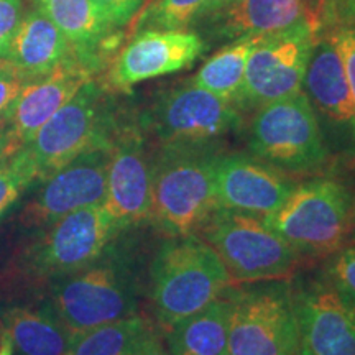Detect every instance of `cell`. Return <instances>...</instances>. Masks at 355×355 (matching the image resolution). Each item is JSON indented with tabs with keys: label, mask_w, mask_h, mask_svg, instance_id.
Wrapping results in <instances>:
<instances>
[{
	"label": "cell",
	"mask_w": 355,
	"mask_h": 355,
	"mask_svg": "<svg viewBox=\"0 0 355 355\" xmlns=\"http://www.w3.org/2000/svg\"><path fill=\"white\" fill-rule=\"evenodd\" d=\"M219 141L159 145L152 158V209L148 219L170 237L194 234L219 204L216 166Z\"/></svg>",
	"instance_id": "cell-1"
},
{
	"label": "cell",
	"mask_w": 355,
	"mask_h": 355,
	"mask_svg": "<svg viewBox=\"0 0 355 355\" xmlns=\"http://www.w3.org/2000/svg\"><path fill=\"white\" fill-rule=\"evenodd\" d=\"M150 278L155 314L165 329L220 298L230 283L220 257L196 234L178 235L163 243Z\"/></svg>",
	"instance_id": "cell-2"
},
{
	"label": "cell",
	"mask_w": 355,
	"mask_h": 355,
	"mask_svg": "<svg viewBox=\"0 0 355 355\" xmlns=\"http://www.w3.org/2000/svg\"><path fill=\"white\" fill-rule=\"evenodd\" d=\"M122 119L109 86L87 81L25 145L37 178L53 175L87 150L110 146Z\"/></svg>",
	"instance_id": "cell-3"
},
{
	"label": "cell",
	"mask_w": 355,
	"mask_h": 355,
	"mask_svg": "<svg viewBox=\"0 0 355 355\" xmlns=\"http://www.w3.org/2000/svg\"><path fill=\"white\" fill-rule=\"evenodd\" d=\"M354 216L352 193L343 183L314 178L295 186L286 201L261 219L298 254L321 257L344 247Z\"/></svg>",
	"instance_id": "cell-4"
},
{
	"label": "cell",
	"mask_w": 355,
	"mask_h": 355,
	"mask_svg": "<svg viewBox=\"0 0 355 355\" xmlns=\"http://www.w3.org/2000/svg\"><path fill=\"white\" fill-rule=\"evenodd\" d=\"M247 145L252 155L285 173L318 171L329 158V146L303 89L257 109Z\"/></svg>",
	"instance_id": "cell-5"
},
{
	"label": "cell",
	"mask_w": 355,
	"mask_h": 355,
	"mask_svg": "<svg viewBox=\"0 0 355 355\" xmlns=\"http://www.w3.org/2000/svg\"><path fill=\"white\" fill-rule=\"evenodd\" d=\"M201 230L235 282L282 279L298 263V252L266 227L260 216L217 207Z\"/></svg>",
	"instance_id": "cell-6"
},
{
	"label": "cell",
	"mask_w": 355,
	"mask_h": 355,
	"mask_svg": "<svg viewBox=\"0 0 355 355\" xmlns=\"http://www.w3.org/2000/svg\"><path fill=\"white\" fill-rule=\"evenodd\" d=\"M137 122L158 145L219 141L242 127L243 117L232 102L220 99L193 81L159 89Z\"/></svg>",
	"instance_id": "cell-7"
},
{
	"label": "cell",
	"mask_w": 355,
	"mask_h": 355,
	"mask_svg": "<svg viewBox=\"0 0 355 355\" xmlns=\"http://www.w3.org/2000/svg\"><path fill=\"white\" fill-rule=\"evenodd\" d=\"M229 355H296L293 290L288 283L270 282L247 288H227Z\"/></svg>",
	"instance_id": "cell-8"
},
{
	"label": "cell",
	"mask_w": 355,
	"mask_h": 355,
	"mask_svg": "<svg viewBox=\"0 0 355 355\" xmlns=\"http://www.w3.org/2000/svg\"><path fill=\"white\" fill-rule=\"evenodd\" d=\"M101 259L60 278L53 288L48 309L73 337L137 314V290L130 273L112 260Z\"/></svg>",
	"instance_id": "cell-9"
},
{
	"label": "cell",
	"mask_w": 355,
	"mask_h": 355,
	"mask_svg": "<svg viewBox=\"0 0 355 355\" xmlns=\"http://www.w3.org/2000/svg\"><path fill=\"white\" fill-rule=\"evenodd\" d=\"M316 35L318 20L313 19L263 35L248 56L235 107L241 112H252L300 92Z\"/></svg>",
	"instance_id": "cell-10"
},
{
	"label": "cell",
	"mask_w": 355,
	"mask_h": 355,
	"mask_svg": "<svg viewBox=\"0 0 355 355\" xmlns=\"http://www.w3.org/2000/svg\"><path fill=\"white\" fill-rule=\"evenodd\" d=\"M123 227L104 202L73 211L50 224L30 248L25 268L35 278H63L96 263Z\"/></svg>",
	"instance_id": "cell-11"
},
{
	"label": "cell",
	"mask_w": 355,
	"mask_h": 355,
	"mask_svg": "<svg viewBox=\"0 0 355 355\" xmlns=\"http://www.w3.org/2000/svg\"><path fill=\"white\" fill-rule=\"evenodd\" d=\"M207 50V43L194 30L137 32L110 63L107 86L130 91L139 83L191 68Z\"/></svg>",
	"instance_id": "cell-12"
},
{
	"label": "cell",
	"mask_w": 355,
	"mask_h": 355,
	"mask_svg": "<svg viewBox=\"0 0 355 355\" xmlns=\"http://www.w3.org/2000/svg\"><path fill=\"white\" fill-rule=\"evenodd\" d=\"M303 92L316 114L327 146L355 153V104L343 61L326 33L316 35L303 79Z\"/></svg>",
	"instance_id": "cell-13"
},
{
	"label": "cell",
	"mask_w": 355,
	"mask_h": 355,
	"mask_svg": "<svg viewBox=\"0 0 355 355\" xmlns=\"http://www.w3.org/2000/svg\"><path fill=\"white\" fill-rule=\"evenodd\" d=\"M152 158L137 119L123 117L112 144L104 206L122 227L146 220L152 209Z\"/></svg>",
	"instance_id": "cell-14"
},
{
	"label": "cell",
	"mask_w": 355,
	"mask_h": 355,
	"mask_svg": "<svg viewBox=\"0 0 355 355\" xmlns=\"http://www.w3.org/2000/svg\"><path fill=\"white\" fill-rule=\"evenodd\" d=\"M109 159L110 146H97L43 178L25 207V219L35 225H50L69 212L104 202Z\"/></svg>",
	"instance_id": "cell-15"
},
{
	"label": "cell",
	"mask_w": 355,
	"mask_h": 355,
	"mask_svg": "<svg viewBox=\"0 0 355 355\" xmlns=\"http://www.w3.org/2000/svg\"><path fill=\"white\" fill-rule=\"evenodd\" d=\"M298 355H355V309L326 282L293 293Z\"/></svg>",
	"instance_id": "cell-16"
},
{
	"label": "cell",
	"mask_w": 355,
	"mask_h": 355,
	"mask_svg": "<svg viewBox=\"0 0 355 355\" xmlns=\"http://www.w3.org/2000/svg\"><path fill=\"white\" fill-rule=\"evenodd\" d=\"M295 186L285 171L252 153H222L217 159L219 207L263 217L277 211Z\"/></svg>",
	"instance_id": "cell-17"
},
{
	"label": "cell",
	"mask_w": 355,
	"mask_h": 355,
	"mask_svg": "<svg viewBox=\"0 0 355 355\" xmlns=\"http://www.w3.org/2000/svg\"><path fill=\"white\" fill-rule=\"evenodd\" d=\"M318 20L306 0H237L189 26L209 50L247 37H263L290 28L303 20Z\"/></svg>",
	"instance_id": "cell-18"
},
{
	"label": "cell",
	"mask_w": 355,
	"mask_h": 355,
	"mask_svg": "<svg viewBox=\"0 0 355 355\" xmlns=\"http://www.w3.org/2000/svg\"><path fill=\"white\" fill-rule=\"evenodd\" d=\"M91 79L94 74L86 66L71 60L48 76L26 83L6 119L13 152L28 145L40 128Z\"/></svg>",
	"instance_id": "cell-19"
},
{
	"label": "cell",
	"mask_w": 355,
	"mask_h": 355,
	"mask_svg": "<svg viewBox=\"0 0 355 355\" xmlns=\"http://www.w3.org/2000/svg\"><path fill=\"white\" fill-rule=\"evenodd\" d=\"M35 3L61 30L74 58L94 76L121 44V28L102 15L94 0H35Z\"/></svg>",
	"instance_id": "cell-20"
},
{
	"label": "cell",
	"mask_w": 355,
	"mask_h": 355,
	"mask_svg": "<svg viewBox=\"0 0 355 355\" xmlns=\"http://www.w3.org/2000/svg\"><path fill=\"white\" fill-rule=\"evenodd\" d=\"M6 60L26 84L48 76L76 58L61 30L37 6L24 13Z\"/></svg>",
	"instance_id": "cell-21"
},
{
	"label": "cell",
	"mask_w": 355,
	"mask_h": 355,
	"mask_svg": "<svg viewBox=\"0 0 355 355\" xmlns=\"http://www.w3.org/2000/svg\"><path fill=\"white\" fill-rule=\"evenodd\" d=\"M157 329L139 314L104 324L73 337L66 355H162Z\"/></svg>",
	"instance_id": "cell-22"
},
{
	"label": "cell",
	"mask_w": 355,
	"mask_h": 355,
	"mask_svg": "<svg viewBox=\"0 0 355 355\" xmlns=\"http://www.w3.org/2000/svg\"><path fill=\"white\" fill-rule=\"evenodd\" d=\"M230 303L217 298L171 327H168V345L173 355H229Z\"/></svg>",
	"instance_id": "cell-23"
},
{
	"label": "cell",
	"mask_w": 355,
	"mask_h": 355,
	"mask_svg": "<svg viewBox=\"0 0 355 355\" xmlns=\"http://www.w3.org/2000/svg\"><path fill=\"white\" fill-rule=\"evenodd\" d=\"M2 336L21 355H66L73 340L48 308L7 311L2 318Z\"/></svg>",
	"instance_id": "cell-24"
},
{
	"label": "cell",
	"mask_w": 355,
	"mask_h": 355,
	"mask_svg": "<svg viewBox=\"0 0 355 355\" xmlns=\"http://www.w3.org/2000/svg\"><path fill=\"white\" fill-rule=\"evenodd\" d=\"M260 38L247 37L224 44L199 68L191 81L235 105L245 78L248 56Z\"/></svg>",
	"instance_id": "cell-25"
},
{
	"label": "cell",
	"mask_w": 355,
	"mask_h": 355,
	"mask_svg": "<svg viewBox=\"0 0 355 355\" xmlns=\"http://www.w3.org/2000/svg\"><path fill=\"white\" fill-rule=\"evenodd\" d=\"M318 30L334 43L355 104V0H324L318 13Z\"/></svg>",
	"instance_id": "cell-26"
},
{
	"label": "cell",
	"mask_w": 355,
	"mask_h": 355,
	"mask_svg": "<svg viewBox=\"0 0 355 355\" xmlns=\"http://www.w3.org/2000/svg\"><path fill=\"white\" fill-rule=\"evenodd\" d=\"M206 0H150L141 8L133 33L144 30H189Z\"/></svg>",
	"instance_id": "cell-27"
},
{
	"label": "cell",
	"mask_w": 355,
	"mask_h": 355,
	"mask_svg": "<svg viewBox=\"0 0 355 355\" xmlns=\"http://www.w3.org/2000/svg\"><path fill=\"white\" fill-rule=\"evenodd\" d=\"M33 180H37V170L25 146L0 159V216Z\"/></svg>",
	"instance_id": "cell-28"
},
{
	"label": "cell",
	"mask_w": 355,
	"mask_h": 355,
	"mask_svg": "<svg viewBox=\"0 0 355 355\" xmlns=\"http://www.w3.org/2000/svg\"><path fill=\"white\" fill-rule=\"evenodd\" d=\"M327 283L355 309V245L343 247L326 263Z\"/></svg>",
	"instance_id": "cell-29"
},
{
	"label": "cell",
	"mask_w": 355,
	"mask_h": 355,
	"mask_svg": "<svg viewBox=\"0 0 355 355\" xmlns=\"http://www.w3.org/2000/svg\"><path fill=\"white\" fill-rule=\"evenodd\" d=\"M24 13L21 0H0V60H6Z\"/></svg>",
	"instance_id": "cell-30"
},
{
	"label": "cell",
	"mask_w": 355,
	"mask_h": 355,
	"mask_svg": "<svg viewBox=\"0 0 355 355\" xmlns=\"http://www.w3.org/2000/svg\"><path fill=\"white\" fill-rule=\"evenodd\" d=\"M25 81L7 60H0V122L8 117L13 102L24 89Z\"/></svg>",
	"instance_id": "cell-31"
},
{
	"label": "cell",
	"mask_w": 355,
	"mask_h": 355,
	"mask_svg": "<svg viewBox=\"0 0 355 355\" xmlns=\"http://www.w3.org/2000/svg\"><path fill=\"white\" fill-rule=\"evenodd\" d=\"M146 0H94L102 15L112 24L115 28H123L144 7Z\"/></svg>",
	"instance_id": "cell-32"
},
{
	"label": "cell",
	"mask_w": 355,
	"mask_h": 355,
	"mask_svg": "<svg viewBox=\"0 0 355 355\" xmlns=\"http://www.w3.org/2000/svg\"><path fill=\"white\" fill-rule=\"evenodd\" d=\"M234 2H237V0H206V3H204L202 8L198 13L196 20L201 19V17L211 15V13L220 10V8L227 7V6H230V3H234ZM196 20H194V21H196ZM194 21H193V24H194Z\"/></svg>",
	"instance_id": "cell-33"
},
{
	"label": "cell",
	"mask_w": 355,
	"mask_h": 355,
	"mask_svg": "<svg viewBox=\"0 0 355 355\" xmlns=\"http://www.w3.org/2000/svg\"><path fill=\"white\" fill-rule=\"evenodd\" d=\"M12 153H15V152H13L10 140H8L6 121H3V122H0V159L7 158L8 155H12Z\"/></svg>",
	"instance_id": "cell-34"
},
{
	"label": "cell",
	"mask_w": 355,
	"mask_h": 355,
	"mask_svg": "<svg viewBox=\"0 0 355 355\" xmlns=\"http://www.w3.org/2000/svg\"><path fill=\"white\" fill-rule=\"evenodd\" d=\"M0 339H2V347H0V355H12V344L10 340L7 339L6 336H0Z\"/></svg>",
	"instance_id": "cell-35"
},
{
	"label": "cell",
	"mask_w": 355,
	"mask_h": 355,
	"mask_svg": "<svg viewBox=\"0 0 355 355\" xmlns=\"http://www.w3.org/2000/svg\"><path fill=\"white\" fill-rule=\"evenodd\" d=\"M306 2H308V7H309V10L313 12V15L316 17V19H318L319 8H321V6H322V2H324V0H306Z\"/></svg>",
	"instance_id": "cell-36"
},
{
	"label": "cell",
	"mask_w": 355,
	"mask_h": 355,
	"mask_svg": "<svg viewBox=\"0 0 355 355\" xmlns=\"http://www.w3.org/2000/svg\"><path fill=\"white\" fill-rule=\"evenodd\" d=\"M354 227H355V216H354Z\"/></svg>",
	"instance_id": "cell-37"
},
{
	"label": "cell",
	"mask_w": 355,
	"mask_h": 355,
	"mask_svg": "<svg viewBox=\"0 0 355 355\" xmlns=\"http://www.w3.org/2000/svg\"><path fill=\"white\" fill-rule=\"evenodd\" d=\"M162 355H166V354H162Z\"/></svg>",
	"instance_id": "cell-38"
},
{
	"label": "cell",
	"mask_w": 355,
	"mask_h": 355,
	"mask_svg": "<svg viewBox=\"0 0 355 355\" xmlns=\"http://www.w3.org/2000/svg\"><path fill=\"white\" fill-rule=\"evenodd\" d=\"M296 355H298V354H296Z\"/></svg>",
	"instance_id": "cell-39"
},
{
	"label": "cell",
	"mask_w": 355,
	"mask_h": 355,
	"mask_svg": "<svg viewBox=\"0 0 355 355\" xmlns=\"http://www.w3.org/2000/svg\"><path fill=\"white\" fill-rule=\"evenodd\" d=\"M33 2H35V0H33Z\"/></svg>",
	"instance_id": "cell-40"
}]
</instances>
